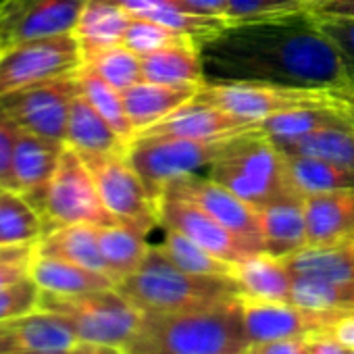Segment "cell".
<instances>
[{
	"label": "cell",
	"instance_id": "6da1fadb",
	"mask_svg": "<svg viewBox=\"0 0 354 354\" xmlns=\"http://www.w3.org/2000/svg\"><path fill=\"white\" fill-rule=\"evenodd\" d=\"M205 84H261L308 90L348 86L346 65L306 9L225 24L198 42Z\"/></svg>",
	"mask_w": 354,
	"mask_h": 354
},
{
	"label": "cell",
	"instance_id": "7a4b0ae2",
	"mask_svg": "<svg viewBox=\"0 0 354 354\" xmlns=\"http://www.w3.org/2000/svg\"><path fill=\"white\" fill-rule=\"evenodd\" d=\"M117 290L144 315L205 310L240 294L232 277L188 273L173 265L158 246H150L142 265L123 277Z\"/></svg>",
	"mask_w": 354,
	"mask_h": 354
},
{
	"label": "cell",
	"instance_id": "3957f363",
	"mask_svg": "<svg viewBox=\"0 0 354 354\" xmlns=\"http://www.w3.org/2000/svg\"><path fill=\"white\" fill-rule=\"evenodd\" d=\"M248 337L238 296L194 313L144 315L136 354H244Z\"/></svg>",
	"mask_w": 354,
	"mask_h": 354
},
{
	"label": "cell",
	"instance_id": "277c9868",
	"mask_svg": "<svg viewBox=\"0 0 354 354\" xmlns=\"http://www.w3.org/2000/svg\"><path fill=\"white\" fill-rule=\"evenodd\" d=\"M207 177L225 186L254 209H263L294 194L288 186L283 154L261 127L236 136L209 167Z\"/></svg>",
	"mask_w": 354,
	"mask_h": 354
},
{
	"label": "cell",
	"instance_id": "5b68a950",
	"mask_svg": "<svg viewBox=\"0 0 354 354\" xmlns=\"http://www.w3.org/2000/svg\"><path fill=\"white\" fill-rule=\"evenodd\" d=\"M40 308L67 319L77 342L117 346L127 352L136 344L144 325V313L117 288L77 296H55L42 292Z\"/></svg>",
	"mask_w": 354,
	"mask_h": 354
},
{
	"label": "cell",
	"instance_id": "8992f818",
	"mask_svg": "<svg viewBox=\"0 0 354 354\" xmlns=\"http://www.w3.org/2000/svg\"><path fill=\"white\" fill-rule=\"evenodd\" d=\"M227 140H192L173 136L138 133L127 144V160L142 177V182L154 203L162 196L169 182L184 175H194L201 169H209L225 146Z\"/></svg>",
	"mask_w": 354,
	"mask_h": 354
},
{
	"label": "cell",
	"instance_id": "52a82bcc",
	"mask_svg": "<svg viewBox=\"0 0 354 354\" xmlns=\"http://www.w3.org/2000/svg\"><path fill=\"white\" fill-rule=\"evenodd\" d=\"M40 215L46 232L75 223H90L98 227L119 223L102 205L92 171L88 169L84 156L69 146L61 152V160L48 186Z\"/></svg>",
	"mask_w": 354,
	"mask_h": 354
},
{
	"label": "cell",
	"instance_id": "ba28073f",
	"mask_svg": "<svg viewBox=\"0 0 354 354\" xmlns=\"http://www.w3.org/2000/svg\"><path fill=\"white\" fill-rule=\"evenodd\" d=\"M84 67L75 34L36 38L0 50V98L15 90L73 75Z\"/></svg>",
	"mask_w": 354,
	"mask_h": 354
},
{
	"label": "cell",
	"instance_id": "9c48e42d",
	"mask_svg": "<svg viewBox=\"0 0 354 354\" xmlns=\"http://www.w3.org/2000/svg\"><path fill=\"white\" fill-rule=\"evenodd\" d=\"M196 96L244 121L259 125L265 119L292 109L344 104L339 90L281 88L261 84H205Z\"/></svg>",
	"mask_w": 354,
	"mask_h": 354
},
{
	"label": "cell",
	"instance_id": "30bf717a",
	"mask_svg": "<svg viewBox=\"0 0 354 354\" xmlns=\"http://www.w3.org/2000/svg\"><path fill=\"white\" fill-rule=\"evenodd\" d=\"M92 171L96 190L106 211L119 221L150 234L158 225V209L125 152L82 154Z\"/></svg>",
	"mask_w": 354,
	"mask_h": 354
},
{
	"label": "cell",
	"instance_id": "8fae6325",
	"mask_svg": "<svg viewBox=\"0 0 354 354\" xmlns=\"http://www.w3.org/2000/svg\"><path fill=\"white\" fill-rule=\"evenodd\" d=\"M77 94L80 71L5 94L0 104L21 129L65 144L69 111Z\"/></svg>",
	"mask_w": 354,
	"mask_h": 354
},
{
	"label": "cell",
	"instance_id": "7c38bea8",
	"mask_svg": "<svg viewBox=\"0 0 354 354\" xmlns=\"http://www.w3.org/2000/svg\"><path fill=\"white\" fill-rule=\"evenodd\" d=\"M156 209L160 227H171L188 236L190 240H194L196 244L227 263H238L250 254L265 252L259 244L227 230L215 217L203 211L196 203L184 196L162 194L156 203Z\"/></svg>",
	"mask_w": 354,
	"mask_h": 354
},
{
	"label": "cell",
	"instance_id": "4fadbf2b",
	"mask_svg": "<svg viewBox=\"0 0 354 354\" xmlns=\"http://www.w3.org/2000/svg\"><path fill=\"white\" fill-rule=\"evenodd\" d=\"M244 331L250 344L306 337L317 331H327L344 310H310L290 300H261L238 294ZM348 310V308H346Z\"/></svg>",
	"mask_w": 354,
	"mask_h": 354
},
{
	"label": "cell",
	"instance_id": "5bb4252c",
	"mask_svg": "<svg viewBox=\"0 0 354 354\" xmlns=\"http://www.w3.org/2000/svg\"><path fill=\"white\" fill-rule=\"evenodd\" d=\"M88 0H5L0 7L3 48L36 38L75 34Z\"/></svg>",
	"mask_w": 354,
	"mask_h": 354
},
{
	"label": "cell",
	"instance_id": "9a60e30c",
	"mask_svg": "<svg viewBox=\"0 0 354 354\" xmlns=\"http://www.w3.org/2000/svg\"><path fill=\"white\" fill-rule=\"evenodd\" d=\"M162 194L184 196V198L196 203L203 211H207L211 217H215L221 225H225L227 230L236 232L238 236H242L263 248L259 209H254L252 205H248L246 201L236 196L225 186L213 182L211 177L201 175V173L177 177V180L167 184Z\"/></svg>",
	"mask_w": 354,
	"mask_h": 354
},
{
	"label": "cell",
	"instance_id": "2e32d148",
	"mask_svg": "<svg viewBox=\"0 0 354 354\" xmlns=\"http://www.w3.org/2000/svg\"><path fill=\"white\" fill-rule=\"evenodd\" d=\"M259 127H261L259 123L244 121V119L194 96L186 106L177 109L167 119H162L160 123H156L140 133L192 138V140H227V138H236V136H242V133L259 129Z\"/></svg>",
	"mask_w": 354,
	"mask_h": 354
},
{
	"label": "cell",
	"instance_id": "e0dca14e",
	"mask_svg": "<svg viewBox=\"0 0 354 354\" xmlns=\"http://www.w3.org/2000/svg\"><path fill=\"white\" fill-rule=\"evenodd\" d=\"M63 148L65 144L46 140L26 129H21L19 133L13 158L15 192L26 196L38 211L44 205Z\"/></svg>",
	"mask_w": 354,
	"mask_h": 354
},
{
	"label": "cell",
	"instance_id": "ac0fdd59",
	"mask_svg": "<svg viewBox=\"0 0 354 354\" xmlns=\"http://www.w3.org/2000/svg\"><path fill=\"white\" fill-rule=\"evenodd\" d=\"M77 335L61 315L38 308L0 321V354L26 350H71Z\"/></svg>",
	"mask_w": 354,
	"mask_h": 354
},
{
	"label": "cell",
	"instance_id": "d6986e66",
	"mask_svg": "<svg viewBox=\"0 0 354 354\" xmlns=\"http://www.w3.org/2000/svg\"><path fill=\"white\" fill-rule=\"evenodd\" d=\"M306 248L354 240V188L304 198Z\"/></svg>",
	"mask_w": 354,
	"mask_h": 354
},
{
	"label": "cell",
	"instance_id": "ffe728a7",
	"mask_svg": "<svg viewBox=\"0 0 354 354\" xmlns=\"http://www.w3.org/2000/svg\"><path fill=\"white\" fill-rule=\"evenodd\" d=\"M259 217L265 252L279 259H288L308 246L304 198L288 194L259 209Z\"/></svg>",
	"mask_w": 354,
	"mask_h": 354
},
{
	"label": "cell",
	"instance_id": "44dd1931",
	"mask_svg": "<svg viewBox=\"0 0 354 354\" xmlns=\"http://www.w3.org/2000/svg\"><path fill=\"white\" fill-rule=\"evenodd\" d=\"M203 88V86H201ZM196 86H167L154 82H138L136 86L121 92L125 113L136 129V133L160 123L177 109L186 106L198 90Z\"/></svg>",
	"mask_w": 354,
	"mask_h": 354
},
{
	"label": "cell",
	"instance_id": "7402d4cb",
	"mask_svg": "<svg viewBox=\"0 0 354 354\" xmlns=\"http://www.w3.org/2000/svg\"><path fill=\"white\" fill-rule=\"evenodd\" d=\"M232 279L236 281L240 294L261 300H290L294 273L286 259L273 257L269 252L250 254L232 267Z\"/></svg>",
	"mask_w": 354,
	"mask_h": 354
},
{
	"label": "cell",
	"instance_id": "603a6c76",
	"mask_svg": "<svg viewBox=\"0 0 354 354\" xmlns=\"http://www.w3.org/2000/svg\"><path fill=\"white\" fill-rule=\"evenodd\" d=\"M65 146L80 154H117L127 152V142L109 125V121L84 98L82 90L71 104Z\"/></svg>",
	"mask_w": 354,
	"mask_h": 354
},
{
	"label": "cell",
	"instance_id": "cb8c5ba5",
	"mask_svg": "<svg viewBox=\"0 0 354 354\" xmlns=\"http://www.w3.org/2000/svg\"><path fill=\"white\" fill-rule=\"evenodd\" d=\"M142 75L146 82L167 86H205L198 42L186 38L142 57Z\"/></svg>",
	"mask_w": 354,
	"mask_h": 354
},
{
	"label": "cell",
	"instance_id": "d4e9b609",
	"mask_svg": "<svg viewBox=\"0 0 354 354\" xmlns=\"http://www.w3.org/2000/svg\"><path fill=\"white\" fill-rule=\"evenodd\" d=\"M32 279L42 292L55 296H77L117 288L115 279H111L106 273L86 269L82 265L57 257H46L40 252L36 254V261L32 265Z\"/></svg>",
	"mask_w": 354,
	"mask_h": 354
},
{
	"label": "cell",
	"instance_id": "484cf974",
	"mask_svg": "<svg viewBox=\"0 0 354 354\" xmlns=\"http://www.w3.org/2000/svg\"><path fill=\"white\" fill-rule=\"evenodd\" d=\"M283 160L288 186L300 198L354 188V171L348 167L306 154H283Z\"/></svg>",
	"mask_w": 354,
	"mask_h": 354
},
{
	"label": "cell",
	"instance_id": "4316f807",
	"mask_svg": "<svg viewBox=\"0 0 354 354\" xmlns=\"http://www.w3.org/2000/svg\"><path fill=\"white\" fill-rule=\"evenodd\" d=\"M38 252L82 265L86 269L106 273L111 277L98 246V225L75 223V225L50 230L38 240Z\"/></svg>",
	"mask_w": 354,
	"mask_h": 354
},
{
	"label": "cell",
	"instance_id": "83f0119b",
	"mask_svg": "<svg viewBox=\"0 0 354 354\" xmlns=\"http://www.w3.org/2000/svg\"><path fill=\"white\" fill-rule=\"evenodd\" d=\"M111 3L125 9L131 17H142L156 21L173 32L194 38L196 42L207 40L215 32H219L227 21L221 17H201L190 15L173 5V0H111Z\"/></svg>",
	"mask_w": 354,
	"mask_h": 354
},
{
	"label": "cell",
	"instance_id": "f1b7e54d",
	"mask_svg": "<svg viewBox=\"0 0 354 354\" xmlns=\"http://www.w3.org/2000/svg\"><path fill=\"white\" fill-rule=\"evenodd\" d=\"M129 21L131 15L111 0H88L75 28V38L82 44L84 57L94 50L121 44Z\"/></svg>",
	"mask_w": 354,
	"mask_h": 354
},
{
	"label": "cell",
	"instance_id": "f546056e",
	"mask_svg": "<svg viewBox=\"0 0 354 354\" xmlns=\"http://www.w3.org/2000/svg\"><path fill=\"white\" fill-rule=\"evenodd\" d=\"M146 236H148L146 232L127 223H113V225L98 227V246L115 283H119L123 277L133 273L146 259L150 250Z\"/></svg>",
	"mask_w": 354,
	"mask_h": 354
},
{
	"label": "cell",
	"instance_id": "4dcf8cb0",
	"mask_svg": "<svg viewBox=\"0 0 354 354\" xmlns=\"http://www.w3.org/2000/svg\"><path fill=\"white\" fill-rule=\"evenodd\" d=\"M344 98V96H342ZM354 123L346 102L344 104H327V106H304L277 113L261 123V131L271 140H292L315 133L325 127L348 125Z\"/></svg>",
	"mask_w": 354,
	"mask_h": 354
},
{
	"label": "cell",
	"instance_id": "1f68e13d",
	"mask_svg": "<svg viewBox=\"0 0 354 354\" xmlns=\"http://www.w3.org/2000/svg\"><path fill=\"white\" fill-rule=\"evenodd\" d=\"M273 144L281 154H306L354 171V123L325 127L302 138L273 140Z\"/></svg>",
	"mask_w": 354,
	"mask_h": 354
},
{
	"label": "cell",
	"instance_id": "d6a6232c",
	"mask_svg": "<svg viewBox=\"0 0 354 354\" xmlns=\"http://www.w3.org/2000/svg\"><path fill=\"white\" fill-rule=\"evenodd\" d=\"M294 275L319 279H354V240L321 248H302L286 259Z\"/></svg>",
	"mask_w": 354,
	"mask_h": 354
},
{
	"label": "cell",
	"instance_id": "836d02e7",
	"mask_svg": "<svg viewBox=\"0 0 354 354\" xmlns=\"http://www.w3.org/2000/svg\"><path fill=\"white\" fill-rule=\"evenodd\" d=\"M44 232L40 211L26 196L0 188V246L38 242Z\"/></svg>",
	"mask_w": 354,
	"mask_h": 354
},
{
	"label": "cell",
	"instance_id": "e575fe53",
	"mask_svg": "<svg viewBox=\"0 0 354 354\" xmlns=\"http://www.w3.org/2000/svg\"><path fill=\"white\" fill-rule=\"evenodd\" d=\"M160 252L180 269L194 275H211V277H232L234 263H227L188 236L175 232L171 227H162V240L156 244Z\"/></svg>",
	"mask_w": 354,
	"mask_h": 354
},
{
	"label": "cell",
	"instance_id": "d590c367",
	"mask_svg": "<svg viewBox=\"0 0 354 354\" xmlns=\"http://www.w3.org/2000/svg\"><path fill=\"white\" fill-rule=\"evenodd\" d=\"M292 302L310 310L354 308V279H319L294 275Z\"/></svg>",
	"mask_w": 354,
	"mask_h": 354
},
{
	"label": "cell",
	"instance_id": "8d00e7d4",
	"mask_svg": "<svg viewBox=\"0 0 354 354\" xmlns=\"http://www.w3.org/2000/svg\"><path fill=\"white\" fill-rule=\"evenodd\" d=\"M84 67L92 69L98 77H102L106 84H111L119 92H125L127 88L144 80L142 57H138L123 44L106 46V48L86 55Z\"/></svg>",
	"mask_w": 354,
	"mask_h": 354
},
{
	"label": "cell",
	"instance_id": "74e56055",
	"mask_svg": "<svg viewBox=\"0 0 354 354\" xmlns=\"http://www.w3.org/2000/svg\"><path fill=\"white\" fill-rule=\"evenodd\" d=\"M80 90L84 98L109 121V125L129 144L136 138V129L125 113L123 96L102 77H98L92 69L82 67L80 71Z\"/></svg>",
	"mask_w": 354,
	"mask_h": 354
},
{
	"label": "cell",
	"instance_id": "f35d334b",
	"mask_svg": "<svg viewBox=\"0 0 354 354\" xmlns=\"http://www.w3.org/2000/svg\"><path fill=\"white\" fill-rule=\"evenodd\" d=\"M190 36H184L180 32H173L156 21L150 19H142V17H131L121 44L127 46L131 53H136L138 57H146L150 53H156L165 46H171L175 42H182ZM194 40V38H192Z\"/></svg>",
	"mask_w": 354,
	"mask_h": 354
},
{
	"label": "cell",
	"instance_id": "ab89813d",
	"mask_svg": "<svg viewBox=\"0 0 354 354\" xmlns=\"http://www.w3.org/2000/svg\"><path fill=\"white\" fill-rule=\"evenodd\" d=\"M306 9V0H227L225 21H257Z\"/></svg>",
	"mask_w": 354,
	"mask_h": 354
},
{
	"label": "cell",
	"instance_id": "60d3db41",
	"mask_svg": "<svg viewBox=\"0 0 354 354\" xmlns=\"http://www.w3.org/2000/svg\"><path fill=\"white\" fill-rule=\"evenodd\" d=\"M38 254V242L0 246V290L32 277V265Z\"/></svg>",
	"mask_w": 354,
	"mask_h": 354
},
{
	"label": "cell",
	"instance_id": "b9f144b4",
	"mask_svg": "<svg viewBox=\"0 0 354 354\" xmlns=\"http://www.w3.org/2000/svg\"><path fill=\"white\" fill-rule=\"evenodd\" d=\"M40 298H42V290L32 277L3 288L0 290V321L38 310Z\"/></svg>",
	"mask_w": 354,
	"mask_h": 354
},
{
	"label": "cell",
	"instance_id": "7bdbcfd3",
	"mask_svg": "<svg viewBox=\"0 0 354 354\" xmlns=\"http://www.w3.org/2000/svg\"><path fill=\"white\" fill-rule=\"evenodd\" d=\"M21 127L11 119V115L0 104V188L15 190L13 177V158L19 140Z\"/></svg>",
	"mask_w": 354,
	"mask_h": 354
},
{
	"label": "cell",
	"instance_id": "ee69618b",
	"mask_svg": "<svg viewBox=\"0 0 354 354\" xmlns=\"http://www.w3.org/2000/svg\"><path fill=\"white\" fill-rule=\"evenodd\" d=\"M321 32L339 53L346 69L354 67V19L352 17H315Z\"/></svg>",
	"mask_w": 354,
	"mask_h": 354
},
{
	"label": "cell",
	"instance_id": "f6af8a7d",
	"mask_svg": "<svg viewBox=\"0 0 354 354\" xmlns=\"http://www.w3.org/2000/svg\"><path fill=\"white\" fill-rule=\"evenodd\" d=\"M244 354H308L306 337H288V339H271L250 344Z\"/></svg>",
	"mask_w": 354,
	"mask_h": 354
},
{
	"label": "cell",
	"instance_id": "bcb514c9",
	"mask_svg": "<svg viewBox=\"0 0 354 354\" xmlns=\"http://www.w3.org/2000/svg\"><path fill=\"white\" fill-rule=\"evenodd\" d=\"M177 9L201 17H221L225 19L227 0H173Z\"/></svg>",
	"mask_w": 354,
	"mask_h": 354
},
{
	"label": "cell",
	"instance_id": "7dc6e473",
	"mask_svg": "<svg viewBox=\"0 0 354 354\" xmlns=\"http://www.w3.org/2000/svg\"><path fill=\"white\" fill-rule=\"evenodd\" d=\"M306 11L315 17H352L354 0H315L306 5Z\"/></svg>",
	"mask_w": 354,
	"mask_h": 354
},
{
	"label": "cell",
	"instance_id": "c3c4849f",
	"mask_svg": "<svg viewBox=\"0 0 354 354\" xmlns=\"http://www.w3.org/2000/svg\"><path fill=\"white\" fill-rule=\"evenodd\" d=\"M344 348L354 350V308H348L337 315V319L327 329Z\"/></svg>",
	"mask_w": 354,
	"mask_h": 354
},
{
	"label": "cell",
	"instance_id": "681fc988",
	"mask_svg": "<svg viewBox=\"0 0 354 354\" xmlns=\"http://www.w3.org/2000/svg\"><path fill=\"white\" fill-rule=\"evenodd\" d=\"M308 342V354H348V348H344L329 331H317L306 335Z\"/></svg>",
	"mask_w": 354,
	"mask_h": 354
},
{
	"label": "cell",
	"instance_id": "f907efd6",
	"mask_svg": "<svg viewBox=\"0 0 354 354\" xmlns=\"http://www.w3.org/2000/svg\"><path fill=\"white\" fill-rule=\"evenodd\" d=\"M67 354H127V350L106 344H92V342H77Z\"/></svg>",
	"mask_w": 354,
	"mask_h": 354
},
{
	"label": "cell",
	"instance_id": "816d5d0a",
	"mask_svg": "<svg viewBox=\"0 0 354 354\" xmlns=\"http://www.w3.org/2000/svg\"><path fill=\"white\" fill-rule=\"evenodd\" d=\"M339 92H342L344 102H346V106H348V113H350V117H352V121H354V88H342Z\"/></svg>",
	"mask_w": 354,
	"mask_h": 354
},
{
	"label": "cell",
	"instance_id": "f5cc1de1",
	"mask_svg": "<svg viewBox=\"0 0 354 354\" xmlns=\"http://www.w3.org/2000/svg\"><path fill=\"white\" fill-rule=\"evenodd\" d=\"M69 350H26V352H5V354H67Z\"/></svg>",
	"mask_w": 354,
	"mask_h": 354
},
{
	"label": "cell",
	"instance_id": "db71d44e",
	"mask_svg": "<svg viewBox=\"0 0 354 354\" xmlns=\"http://www.w3.org/2000/svg\"><path fill=\"white\" fill-rule=\"evenodd\" d=\"M346 73H348V86L354 88V67H348Z\"/></svg>",
	"mask_w": 354,
	"mask_h": 354
},
{
	"label": "cell",
	"instance_id": "11a10c76",
	"mask_svg": "<svg viewBox=\"0 0 354 354\" xmlns=\"http://www.w3.org/2000/svg\"><path fill=\"white\" fill-rule=\"evenodd\" d=\"M308 3H315V0H306V5H308Z\"/></svg>",
	"mask_w": 354,
	"mask_h": 354
},
{
	"label": "cell",
	"instance_id": "9f6ffc18",
	"mask_svg": "<svg viewBox=\"0 0 354 354\" xmlns=\"http://www.w3.org/2000/svg\"><path fill=\"white\" fill-rule=\"evenodd\" d=\"M348 354H354V350H348Z\"/></svg>",
	"mask_w": 354,
	"mask_h": 354
},
{
	"label": "cell",
	"instance_id": "6f0895ef",
	"mask_svg": "<svg viewBox=\"0 0 354 354\" xmlns=\"http://www.w3.org/2000/svg\"><path fill=\"white\" fill-rule=\"evenodd\" d=\"M3 3H5V0H0V7H3Z\"/></svg>",
	"mask_w": 354,
	"mask_h": 354
},
{
	"label": "cell",
	"instance_id": "680465c9",
	"mask_svg": "<svg viewBox=\"0 0 354 354\" xmlns=\"http://www.w3.org/2000/svg\"><path fill=\"white\" fill-rule=\"evenodd\" d=\"M0 50H3V42H0Z\"/></svg>",
	"mask_w": 354,
	"mask_h": 354
},
{
	"label": "cell",
	"instance_id": "91938a15",
	"mask_svg": "<svg viewBox=\"0 0 354 354\" xmlns=\"http://www.w3.org/2000/svg\"><path fill=\"white\" fill-rule=\"evenodd\" d=\"M127 354H136V352H127Z\"/></svg>",
	"mask_w": 354,
	"mask_h": 354
}]
</instances>
